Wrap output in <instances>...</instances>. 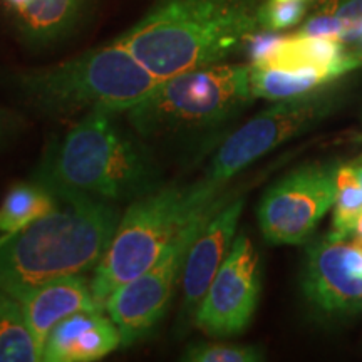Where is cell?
I'll return each instance as SVG.
<instances>
[{"mask_svg": "<svg viewBox=\"0 0 362 362\" xmlns=\"http://www.w3.org/2000/svg\"><path fill=\"white\" fill-rule=\"evenodd\" d=\"M265 0H153L117 37L158 79L220 64L259 33Z\"/></svg>", "mask_w": 362, "mask_h": 362, "instance_id": "1", "label": "cell"}, {"mask_svg": "<svg viewBox=\"0 0 362 362\" xmlns=\"http://www.w3.org/2000/svg\"><path fill=\"white\" fill-rule=\"evenodd\" d=\"M116 112L90 111L52 143L35 181L52 193L133 203L163 187L146 144L116 123Z\"/></svg>", "mask_w": 362, "mask_h": 362, "instance_id": "2", "label": "cell"}, {"mask_svg": "<svg viewBox=\"0 0 362 362\" xmlns=\"http://www.w3.org/2000/svg\"><path fill=\"white\" fill-rule=\"evenodd\" d=\"M54 194L51 214L0 247V292L16 300L49 280L93 272L123 216L116 203Z\"/></svg>", "mask_w": 362, "mask_h": 362, "instance_id": "3", "label": "cell"}, {"mask_svg": "<svg viewBox=\"0 0 362 362\" xmlns=\"http://www.w3.org/2000/svg\"><path fill=\"white\" fill-rule=\"evenodd\" d=\"M253 99L250 64L220 62L163 79L124 115L144 141H188L225 124Z\"/></svg>", "mask_w": 362, "mask_h": 362, "instance_id": "4", "label": "cell"}, {"mask_svg": "<svg viewBox=\"0 0 362 362\" xmlns=\"http://www.w3.org/2000/svg\"><path fill=\"white\" fill-rule=\"evenodd\" d=\"M223 197V192H210L198 181L188 187H161L131 203L93 270L89 284L94 298L104 307L112 292L151 269L171 240Z\"/></svg>", "mask_w": 362, "mask_h": 362, "instance_id": "5", "label": "cell"}, {"mask_svg": "<svg viewBox=\"0 0 362 362\" xmlns=\"http://www.w3.org/2000/svg\"><path fill=\"white\" fill-rule=\"evenodd\" d=\"M160 83L161 79L116 39L61 64L33 72L24 79V88L49 115L74 116L90 111L121 115Z\"/></svg>", "mask_w": 362, "mask_h": 362, "instance_id": "6", "label": "cell"}, {"mask_svg": "<svg viewBox=\"0 0 362 362\" xmlns=\"http://www.w3.org/2000/svg\"><path fill=\"white\" fill-rule=\"evenodd\" d=\"M336 88L334 83L302 96L275 101L253 116L225 139L200 183L211 192H223L225 185L252 163L322 123L344 101Z\"/></svg>", "mask_w": 362, "mask_h": 362, "instance_id": "7", "label": "cell"}, {"mask_svg": "<svg viewBox=\"0 0 362 362\" xmlns=\"http://www.w3.org/2000/svg\"><path fill=\"white\" fill-rule=\"evenodd\" d=\"M232 198L225 193V197L216 205L193 218L171 240L151 269L129 280L128 284L121 285L116 292L111 293L104 304V310L119 329L121 346L128 347L141 341L165 317L176 285L181 280L185 257L189 245L215 211Z\"/></svg>", "mask_w": 362, "mask_h": 362, "instance_id": "8", "label": "cell"}, {"mask_svg": "<svg viewBox=\"0 0 362 362\" xmlns=\"http://www.w3.org/2000/svg\"><path fill=\"white\" fill-rule=\"evenodd\" d=\"M337 161L305 163L267 189L257 216L262 235L274 245H302L334 206Z\"/></svg>", "mask_w": 362, "mask_h": 362, "instance_id": "9", "label": "cell"}, {"mask_svg": "<svg viewBox=\"0 0 362 362\" xmlns=\"http://www.w3.org/2000/svg\"><path fill=\"white\" fill-rule=\"evenodd\" d=\"M260 292L259 252L247 235H238L198 307L194 324L210 337L237 336L250 325Z\"/></svg>", "mask_w": 362, "mask_h": 362, "instance_id": "10", "label": "cell"}, {"mask_svg": "<svg viewBox=\"0 0 362 362\" xmlns=\"http://www.w3.org/2000/svg\"><path fill=\"white\" fill-rule=\"evenodd\" d=\"M302 291L329 315L362 312V245L325 235L307 245Z\"/></svg>", "mask_w": 362, "mask_h": 362, "instance_id": "11", "label": "cell"}, {"mask_svg": "<svg viewBox=\"0 0 362 362\" xmlns=\"http://www.w3.org/2000/svg\"><path fill=\"white\" fill-rule=\"evenodd\" d=\"M243 205L245 198H232L226 202L206 221L189 245L181 272V288H183L181 319L183 320L192 317L194 320L198 307L230 253Z\"/></svg>", "mask_w": 362, "mask_h": 362, "instance_id": "12", "label": "cell"}, {"mask_svg": "<svg viewBox=\"0 0 362 362\" xmlns=\"http://www.w3.org/2000/svg\"><path fill=\"white\" fill-rule=\"evenodd\" d=\"M25 322L40 352L49 334L67 317L86 310H104L84 275H69L40 284L19 298Z\"/></svg>", "mask_w": 362, "mask_h": 362, "instance_id": "13", "label": "cell"}, {"mask_svg": "<svg viewBox=\"0 0 362 362\" xmlns=\"http://www.w3.org/2000/svg\"><path fill=\"white\" fill-rule=\"evenodd\" d=\"M121 346L117 325L106 310H86L59 322L42 349L44 362L99 361Z\"/></svg>", "mask_w": 362, "mask_h": 362, "instance_id": "14", "label": "cell"}, {"mask_svg": "<svg viewBox=\"0 0 362 362\" xmlns=\"http://www.w3.org/2000/svg\"><path fill=\"white\" fill-rule=\"evenodd\" d=\"M25 34L49 40L64 34L79 16L84 0H4Z\"/></svg>", "mask_w": 362, "mask_h": 362, "instance_id": "15", "label": "cell"}, {"mask_svg": "<svg viewBox=\"0 0 362 362\" xmlns=\"http://www.w3.org/2000/svg\"><path fill=\"white\" fill-rule=\"evenodd\" d=\"M57 197L39 181L17 183L0 205V233H19L56 208Z\"/></svg>", "mask_w": 362, "mask_h": 362, "instance_id": "16", "label": "cell"}, {"mask_svg": "<svg viewBox=\"0 0 362 362\" xmlns=\"http://www.w3.org/2000/svg\"><path fill=\"white\" fill-rule=\"evenodd\" d=\"M42 361L19 300L0 292V362Z\"/></svg>", "mask_w": 362, "mask_h": 362, "instance_id": "17", "label": "cell"}, {"mask_svg": "<svg viewBox=\"0 0 362 362\" xmlns=\"http://www.w3.org/2000/svg\"><path fill=\"white\" fill-rule=\"evenodd\" d=\"M362 215V185L351 165L339 168L337 197L334 202L332 226L325 235L336 240H351Z\"/></svg>", "mask_w": 362, "mask_h": 362, "instance_id": "18", "label": "cell"}, {"mask_svg": "<svg viewBox=\"0 0 362 362\" xmlns=\"http://www.w3.org/2000/svg\"><path fill=\"white\" fill-rule=\"evenodd\" d=\"M181 359L188 362H260L264 351L257 346L226 342H194L185 349Z\"/></svg>", "mask_w": 362, "mask_h": 362, "instance_id": "19", "label": "cell"}, {"mask_svg": "<svg viewBox=\"0 0 362 362\" xmlns=\"http://www.w3.org/2000/svg\"><path fill=\"white\" fill-rule=\"evenodd\" d=\"M309 0H265L260 8V25L267 33L288 29L304 19Z\"/></svg>", "mask_w": 362, "mask_h": 362, "instance_id": "20", "label": "cell"}, {"mask_svg": "<svg viewBox=\"0 0 362 362\" xmlns=\"http://www.w3.org/2000/svg\"><path fill=\"white\" fill-rule=\"evenodd\" d=\"M347 30H349V27L344 24L341 19H337L334 13L317 6L315 12L297 30V34L310 35V37H332L341 40Z\"/></svg>", "mask_w": 362, "mask_h": 362, "instance_id": "21", "label": "cell"}, {"mask_svg": "<svg viewBox=\"0 0 362 362\" xmlns=\"http://www.w3.org/2000/svg\"><path fill=\"white\" fill-rule=\"evenodd\" d=\"M317 6L334 13L349 29L362 22V0H319Z\"/></svg>", "mask_w": 362, "mask_h": 362, "instance_id": "22", "label": "cell"}, {"mask_svg": "<svg viewBox=\"0 0 362 362\" xmlns=\"http://www.w3.org/2000/svg\"><path fill=\"white\" fill-rule=\"evenodd\" d=\"M341 40L344 44L351 45V47L362 49V22L354 27H351V29L344 34V37Z\"/></svg>", "mask_w": 362, "mask_h": 362, "instance_id": "23", "label": "cell"}, {"mask_svg": "<svg viewBox=\"0 0 362 362\" xmlns=\"http://www.w3.org/2000/svg\"><path fill=\"white\" fill-rule=\"evenodd\" d=\"M352 171H354V175L357 176V180H359V183L362 185V155L359 160H356L354 163H349Z\"/></svg>", "mask_w": 362, "mask_h": 362, "instance_id": "24", "label": "cell"}, {"mask_svg": "<svg viewBox=\"0 0 362 362\" xmlns=\"http://www.w3.org/2000/svg\"><path fill=\"white\" fill-rule=\"evenodd\" d=\"M352 240H354V242H357V243H361V245H362V215H361L359 221H357L356 232H354V237H352Z\"/></svg>", "mask_w": 362, "mask_h": 362, "instance_id": "25", "label": "cell"}, {"mask_svg": "<svg viewBox=\"0 0 362 362\" xmlns=\"http://www.w3.org/2000/svg\"><path fill=\"white\" fill-rule=\"evenodd\" d=\"M12 235H13V233H2V235H0V247H2L4 243H6L7 240L12 237Z\"/></svg>", "mask_w": 362, "mask_h": 362, "instance_id": "26", "label": "cell"}, {"mask_svg": "<svg viewBox=\"0 0 362 362\" xmlns=\"http://www.w3.org/2000/svg\"><path fill=\"white\" fill-rule=\"evenodd\" d=\"M0 133H2V123H0Z\"/></svg>", "mask_w": 362, "mask_h": 362, "instance_id": "27", "label": "cell"}]
</instances>
